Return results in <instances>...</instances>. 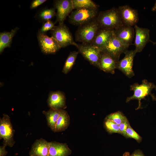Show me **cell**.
Instances as JSON below:
<instances>
[{"label": "cell", "mask_w": 156, "mask_h": 156, "mask_svg": "<svg viewBox=\"0 0 156 156\" xmlns=\"http://www.w3.org/2000/svg\"><path fill=\"white\" fill-rule=\"evenodd\" d=\"M50 144L42 138L36 140L31 146L29 156H48Z\"/></svg>", "instance_id": "obj_15"}, {"label": "cell", "mask_w": 156, "mask_h": 156, "mask_svg": "<svg viewBox=\"0 0 156 156\" xmlns=\"http://www.w3.org/2000/svg\"><path fill=\"white\" fill-rule=\"evenodd\" d=\"M150 41L151 42L153 43V45L156 44V42H154L151 40H150Z\"/></svg>", "instance_id": "obj_35"}, {"label": "cell", "mask_w": 156, "mask_h": 156, "mask_svg": "<svg viewBox=\"0 0 156 156\" xmlns=\"http://www.w3.org/2000/svg\"><path fill=\"white\" fill-rule=\"evenodd\" d=\"M151 10L153 12L156 11V0Z\"/></svg>", "instance_id": "obj_34"}, {"label": "cell", "mask_w": 156, "mask_h": 156, "mask_svg": "<svg viewBox=\"0 0 156 156\" xmlns=\"http://www.w3.org/2000/svg\"><path fill=\"white\" fill-rule=\"evenodd\" d=\"M71 151L66 143L50 142L48 156H68Z\"/></svg>", "instance_id": "obj_19"}, {"label": "cell", "mask_w": 156, "mask_h": 156, "mask_svg": "<svg viewBox=\"0 0 156 156\" xmlns=\"http://www.w3.org/2000/svg\"><path fill=\"white\" fill-rule=\"evenodd\" d=\"M118 61L109 54L101 52L99 61V69L107 73L113 74L116 68Z\"/></svg>", "instance_id": "obj_18"}, {"label": "cell", "mask_w": 156, "mask_h": 156, "mask_svg": "<svg viewBox=\"0 0 156 156\" xmlns=\"http://www.w3.org/2000/svg\"><path fill=\"white\" fill-rule=\"evenodd\" d=\"M70 122L69 116L67 111L63 109H60V116L56 125L55 132L64 131L68 127Z\"/></svg>", "instance_id": "obj_20"}, {"label": "cell", "mask_w": 156, "mask_h": 156, "mask_svg": "<svg viewBox=\"0 0 156 156\" xmlns=\"http://www.w3.org/2000/svg\"><path fill=\"white\" fill-rule=\"evenodd\" d=\"M55 9L51 8L42 11L39 14V17L42 20L47 21L51 20L55 15Z\"/></svg>", "instance_id": "obj_26"}, {"label": "cell", "mask_w": 156, "mask_h": 156, "mask_svg": "<svg viewBox=\"0 0 156 156\" xmlns=\"http://www.w3.org/2000/svg\"><path fill=\"white\" fill-rule=\"evenodd\" d=\"M123 156H145L142 151L139 149L135 150L131 154L128 152H125Z\"/></svg>", "instance_id": "obj_31"}, {"label": "cell", "mask_w": 156, "mask_h": 156, "mask_svg": "<svg viewBox=\"0 0 156 156\" xmlns=\"http://www.w3.org/2000/svg\"><path fill=\"white\" fill-rule=\"evenodd\" d=\"M113 33L114 30L100 28L91 44L101 51L111 38Z\"/></svg>", "instance_id": "obj_17"}, {"label": "cell", "mask_w": 156, "mask_h": 156, "mask_svg": "<svg viewBox=\"0 0 156 156\" xmlns=\"http://www.w3.org/2000/svg\"><path fill=\"white\" fill-rule=\"evenodd\" d=\"M104 124L107 130L109 133H120L119 125L111 120L106 119Z\"/></svg>", "instance_id": "obj_27"}, {"label": "cell", "mask_w": 156, "mask_h": 156, "mask_svg": "<svg viewBox=\"0 0 156 156\" xmlns=\"http://www.w3.org/2000/svg\"><path fill=\"white\" fill-rule=\"evenodd\" d=\"M18 28L16 27L10 32H4L0 34V53H1L6 48L10 47L12 38Z\"/></svg>", "instance_id": "obj_21"}, {"label": "cell", "mask_w": 156, "mask_h": 156, "mask_svg": "<svg viewBox=\"0 0 156 156\" xmlns=\"http://www.w3.org/2000/svg\"><path fill=\"white\" fill-rule=\"evenodd\" d=\"M6 146L3 144L0 146V156H5L8 153V151L5 149Z\"/></svg>", "instance_id": "obj_33"}, {"label": "cell", "mask_w": 156, "mask_h": 156, "mask_svg": "<svg viewBox=\"0 0 156 156\" xmlns=\"http://www.w3.org/2000/svg\"><path fill=\"white\" fill-rule=\"evenodd\" d=\"M73 9L81 8L97 9L98 5L91 0H72Z\"/></svg>", "instance_id": "obj_23"}, {"label": "cell", "mask_w": 156, "mask_h": 156, "mask_svg": "<svg viewBox=\"0 0 156 156\" xmlns=\"http://www.w3.org/2000/svg\"><path fill=\"white\" fill-rule=\"evenodd\" d=\"M51 36L57 41L60 47L70 45L75 46L72 35L68 27L64 23L59 24L51 30Z\"/></svg>", "instance_id": "obj_5"}, {"label": "cell", "mask_w": 156, "mask_h": 156, "mask_svg": "<svg viewBox=\"0 0 156 156\" xmlns=\"http://www.w3.org/2000/svg\"><path fill=\"white\" fill-rule=\"evenodd\" d=\"M60 109L50 108L47 111H44L42 113L46 116L47 124L51 130L55 132L56 125L60 116Z\"/></svg>", "instance_id": "obj_22"}, {"label": "cell", "mask_w": 156, "mask_h": 156, "mask_svg": "<svg viewBox=\"0 0 156 156\" xmlns=\"http://www.w3.org/2000/svg\"><path fill=\"white\" fill-rule=\"evenodd\" d=\"M134 28L135 34L134 50L137 53L140 52L150 41V31L147 28L140 27L136 24Z\"/></svg>", "instance_id": "obj_14"}, {"label": "cell", "mask_w": 156, "mask_h": 156, "mask_svg": "<svg viewBox=\"0 0 156 156\" xmlns=\"http://www.w3.org/2000/svg\"><path fill=\"white\" fill-rule=\"evenodd\" d=\"M37 38L41 50L45 54H54L61 48L55 39L45 34L38 32Z\"/></svg>", "instance_id": "obj_10"}, {"label": "cell", "mask_w": 156, "mask_h": 156, "mask_svg": "<svg viewBox=\"0 0 156 156\" xmlns=\"http://www.w3.org/2000/svg\"><path fill=\"white\" fill-rule=\"evenodd\" d=\"M130 90L133 91V95L127 98V103L134 99L137 100L138 101V105L136 110L142 108L141 100L144 99L146 96L151 95L154 99H155L151 93L153 89L156 88V86L153 83L148 82L146 80L142 81L141 84L135 83L130 86Z\"/></svg>", "instance_id": "obj_3"}, {"label": "cell", "mask_w": 156, "mask_h": 156, "mask_svg": "<svg viewBox=\"0 0 156 156\" xmlns=\"http://www.w3.org/2000/svg\"><path fill=\"white\" fill-rule=\"evenodd\" d=\"M80 53L90 63L99 69L101 51L91 44H77L75 46Z\"/></svg>", "instance_id": "obj_7"}, {"label": "cell", "mask_w": 156, "mask_h": 156, "mask_svg": "<svg viewBox=\"0 0 156 156\" xmlns=\"http://www.w3.org/2000/svg\"><path fill=\"white\" fill-rule=\"evenodd\" d=\"M54 8L57 10V21L63 24L66 17L73 11L72 0H57L54 1Z\"/></svg>", "instance_id": "obj_13"}, {"label": "cell", "mask_w": 156, "mask_h": 156, "mask_svg": "<svg viewBox=\"0 0 156 156\" xmlns=\"http://www.w3.org/2000/svg\"><path fill=\"white\" fill-rule=\"evenodd\" d=\"M114 32L119 41L127 47L132 44L135 34L132 27L123 24L114 30Z\"/></svg>", "instance_id": "obj_12"}, {"label": "cell", "mask_w": 156, "mask_h": 156, "mask_svg": "<svg viewBox=\"0 0 156 156\" xmlns=\"http://www.w3.org/2000/svg\"><path fill=\"white\" fill-rule=\"evenodd\" d=\"M105 119L111 120L119 125L127 118L122 112L118 111L109 115Z\"/></svg>", "instance_id": "obj_25"}, {"label": "cell", "mask_w": 156, "mask_h": 156, "mask_svg": "<svg viewBox=\"0 0 156 156\" xmlns=\"http://www.w3.org/2000/svg\"><path fill=\"white\" fill-rule=\"evenodd\" d=\"M100 29L96 18L80 26L75 33V40L82 43L91 44Z\"/></svg>", "instance_id": "obj_2"}, {"label": "cell", "mask_w": 156, "mask_h": 156, "mask_svg": "<svg viewBox=\"0 0 156 156\" xmlns=\"http://www.w3.org/2000/svg\"><path fill=\"white\" fill-rule=\"evenodd\" d=\"M127 138H131L136 140L138 142H140L142 139L141 137L129 125L126 130Z\"/></svg>", "instance_id": "obj_28"}, {"label": "cell", "mask_w": 156, "mask_h": 156, "mask_svg": "<svg viewBox=\"0 0 156 156\" xmlns=\"http://www.w3.org/2000/svg\"><path fill=\"white\" fill-rule=\"evenodd\" d=\"M128 48L119 41L114 32L111 38L101 52L109 54L118 62L120 55L123 53H125Z\"/></svg>", "instance_id": "obj_8"}, {"label": "cell", "mask_w": 156, "mask_h": 156, "mask_svg": "<svg viewBox=\"0 0 156 156\" xmlns=\"http://www.w3.org/2000/svg\"><path fill=\"white\" fill-rule=\"evenodd\" d=\"M118 8L123 24L132 27L136 24L139 20L137 10L127 5L119 6Z\"/></svg>", "instance_id": "obj_11"}, {"label": "cell", "mask_w": 156, "mask_h": 156, "mask_svg": "<svg viewBox=\"0 0 156 156\" xmlns=\"http://www.w3.org/2000/svg\"><path fill=\"white\" fill-rule=\"evenodd\" d=\"M14 130L10 117L4 114L0 118V139H3V144L12 147L15 143L14 139Z\"/></svg>", "instance_id": "obj_6"}, {"label": "cell", "mask_w": 156, "mask_h": 156, "mask_svg": "<svg viewBox=\"0 0 156 156\" xmlns=\"http://www.w3.org/2000/svg\"><path fill=\"white\" fill-rule=\"evenodd\" d=\"M79 51L71 52L67 58L62 70V72L65 74H67L71 70L74 66Z\"/></svg>", "instance_id": "obj_24"}, {"label": "cell", "mask_w": 156, "mask_h": 156, "mask_svg": "<svg viewBox=\"0 0 156 156\" xmlns=\"http://www.w3.org/2000/svg\"><path fill=\"white\" fill-rule=\"evenodd\" d=\"M47 102L50 108L60 109L66 107L65 95L60 91L51 92L49 95Z\"/></svg>", "instance_id": "obj_16"}, {"label": "cell", "mask_w": 156, "mask_h": 156, "mask_svg": "<svg viewBox=\"0 0 156 156\" xmlns=\"http://www.w3.org/2000/svg\"><path fill=\"white\" fill-rule=\"evenodd\" d=\"M129 125V122L127 119L119 125V134L126 137V130Z\"/></svg>", "instance_id": "obj_30"}, {"label": "cell", "mask_w": 156, "mask_h": 156, "mask_svg": "<svg viewBox=\"0 0 156 156\" xmlns=\"http://www.w3.org/2000/svg\"><path fill=\"white\" fill-rule=\"evenodd\" d=\"M55 27V23L53 21H48L42 25L38 32L45 34L48 31L52 29Z\"/></svg>", "instance_id": "obj_29"}, {"label": "cell", "mask_w": 156, "mask_h": 156, "mask_svg": "<svg viewBox=\"0 0 156 156\" xmlns=\"http://www.w3.org/2000/svg\"><path fill=\"white\" fill-rule=\"evenodd\" d=\"M97 14V9H79L72 11L69 20L73 25L80 26L95 19Z\"/></svg>", "instance_id": "obj_4"}, {"label": "cell", "mask_w": 156, "mask_h": 156, "mask_svg": "<svg viewBox=\"0 0 156 156\" xmlns=\"http://www.w3.org/2000/svg\"><path fill=\"white\" fill-rule=\"evenodd\" d=\"M46 0H35L33 1L31 3L30 5L31 9H34L36 8L40 5L43 4L45 2Z\"/></svg>", "instance_id": "obj_32"}, {"label": "cell", "mask_w": 156, "mask_h": 156, "mask_svg": "<svg viewBox=\"0 0 156 156\" xmlns=\"http://www.w3.org/2000/svg\"><path fill=\"white\" fill-rule=\"evenodd\" d=\"M96 18L101 29L114 30L123 24L118 8L101 11Z\"/></svg>", "instance_id": "obj_1"}, {"label": "cell", "mask_w": 156, "mask_h": 156, "mask_svg": "<svg viewBox=\"0 0 156 156\" xmlns=\"http://www.w3.org/2000/svg\"><path fill=\"white\" fill-rule=\"evenodd\" d=\"M136 52L135 50L127 51L124 57L119 60L116 65V68L122 72L129 78L135 75L133 70V60Z\"/></svg>", "instance_id": "obj_9"}]
</instances>
